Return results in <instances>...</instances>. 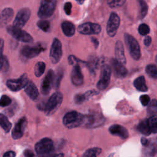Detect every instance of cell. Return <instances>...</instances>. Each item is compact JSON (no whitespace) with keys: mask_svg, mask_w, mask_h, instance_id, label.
<instances>
[{"mask_svg":"<svg viewBox=\"0 0 157 157\" xmlns=\"http://www.w3.org/2000/svg\"><path fill=\"white\" fill-rule=\"evenodd\" d=\"M45 48L40 44L36 45H24L20 50L21 55L26 59H31L38 56Z\"/></svg>","mask_w":157,"mask_h":157,"instance_id":"obj_8","label":"cell"},{"mask_svg":"<svg viewBox=\"0 0 157 157\" xmlns=\"http://www.w3.org/2000/svg\"><path fill=\"white\" fill-rule=\"evenodd\" d=\"M98 93L97 91H96L95 90H88V91H86V93H85L83 94L84 98L85 99V101L90 99L91 96H93V95H95L96 94H98Z\"/></svg>","mask_w":157,"mask_h":157,"instance_id":"obj_45","label":"cell"},{"mask_svg":"<svg viewBox=\"0 0 157 157\" xmlns=\"http://www.w3.org/2000/svg\"><path fill=\"white\" fill-rule=\"evenodd\" d=\"M148 142H149L148 140L146 138H145V137H142V138H141V143H142V144L144 146H145V147L147 146V145H148Z\"/></svg>","mask_w":157,"mask_h":157,"instance_id":"obj_51","label":"cell"},{"mask_svg":"<svg viewBox=\"0 0 157 157\" xmlns=\"http://www.w3.org/2000/svg\"><path fill=\"white\" fill-rule=\"evenodd\" d=\"M125 2L126 0H107V4L112 9L121 7Z\"/></svg>","mask_w":157,"mask_h":157,"instance_id":"obj_37","label":"cell"},{"mask_svg":"<svg viewBox=\"0 0 157 157\" xmlns=\"http://www.w3.org/2000/svg\"><path fill=\"white\" fill-rule=\"evenodd\" d=\"M91 41L93 43V44L94 45V47L96 48L99 45V42H98V39L95 37H91Z\"/></svg>","mask_w":157,"mask_h":157,"instance_id":"obj_50","label":"cell"},{"mask_svg":"<svg viewBox=\"0 0 157 157\" xmlns=\"http://www.w3.org/2000/svg\"><path fill=\"white\" fill-rule=\"evenodd\" d=\"M155 60H156V63H157V55H156V59H155Z\"/></svg>","mask_w":157,"mask_h":157,"instance_id":"obj_55","label":"cell"},{"mask_svg":"<svg viewBox=\"0 0 157 157\" xmlns=\"http://www.w3.org/2000/svg\"><path fill=\"white\" fill-rule=\"evenodd\" d=\"M137 130L144 135L148 136L151 133V129L150 128L148 119L142 120L137 125Z\"/></svg>","mask_w":157,"mask_h":157,"instance_id":"obj_24","label":"cell"},{"mask_svg":"<svg viewBox=\"0 0 157 157\" xmlns=\"http://www.w3.org/2000/svg\"><path fill=\"white\" fill-rule=\"evenodd\" d=\"M28 81L26 74H23L18 78L8 80L6 82V85L7 88L11 91H18L24 88Z\"/></svg>","mask_w":157,"mask_h":157,"instance_id":"obj_12","label":"cell"},{"mask_svg":"<svg viewBox=\"0 0 157 157\" xmlns=\"http://www.w3.org/2000/svg\"><path fill=\"white\" fill-rule=\"evenodd\" d=\"M77 31L79 33L84 35L98 34L101 31V27L98 23L86 22L80 25L77 27Z\"/></svg>","mask_w":157,"mask_h":157,"instance_id":"obj_11","label":"cell"},{"mask_svg":"<svg viewBox=\"0 0 157 157\" xmlns=\"http://www.w3.org/2000/svg\"><path fill=\"white\" fill-rule=\"evenodd\" d=\"M23 154L25 157H35L34 152L29 149H26V150H25Z\"/></svg>","mask_w":157,"mask_h":157,"instance_id":"obj_47","label":"cell"},{"mask_svg":"<svg viewBox=\"0 0 157 157\" xmlns=\"http://www.w3.org/2000/svg\"><path fill=\"white\" fill-rule=\"evenodd\" d=\"M52 157H64V154L63 153H59V154L55 155V156H53Z\"/></svg>","mask_w":157,"mask_h":157,"instance_id":"obj_52","label":"cell"},{"mask_svg":"<svg viewBox=\"0 0 157 157\" xmlns=\"http://www.w3.org/2000/svg\"><path fill=\"white\" fill-rule=\"evenodd\" d=\"M124 39L131 57L135 60H139L140 58L141 53L137 40L132 36L128 33H124Z\"/></svg>","mask_w":157,"mask_h":157,"instance_id":"obj_4","label":"cell"},{"mask_svg":"<svg viewBox=\"0 0 157 157\" xmlns=\"http://www.w3.org/2000/svg\"><path fill=\"white\" fill-rule=\"evenodd\" d=\"M72 9V4L70 2H67L64 5V10L66 15H69L71 13Z\"/></svg>","mask_w":157,"mask_h":157,"instance_id":"obj_44","label":"cell"},{"mask_svg":"<svg viewBox=\"0 0 157 157\" xmlns=\"http://www.w3.org/2000/svg\"><path fill=\"white\" fill-rule=\"evenodd\" d=\"M139 7V18L142 20L146 17L148 12V5L145 0H137Z\"/></svg>","mask_w":157,"mask_h":157,"instance_id":"obj_27","label":"cell"},{"mask_svg":"<svg viewBox=\"0 0 157 157\" xmlns=\"http://www.w3.org/2000/svg\"><path fill=\"white\" fill-rule=\"evenodd\" d=\"M111 67L115 77L117 78H124L126 76L128 71L124 64L120 63L116 58L111 59Z\"/></svg>","mask_w":157,"mask_h":157,"instance_id":"obj_17","label":"cell"},{"mask_svg":"<svg viewBox=\"0 0 157 157\" xmlns=\"http://www.w3.org/2000/svg\"><path fill=\"white\" fill-rule=\"evenodd\" d=\"M35 151L39 157H50L54 151L53 140L48 137L42 139L35 145Z\"/></svg>","mask_w":157,"mask_h":157,"instance_id":"obj_1","label":"cell"},{"mask_svg":"<svg viewBox=\"0 0 157 157\" xmlns=\"http://www.w3.org/2000/svg\"><path fill=\"white\" fill-rule=\"evenodd\" d=\"M14 15L13 10L10 7L4 8L0 13V27L6 26L13 18Z\"/></svg>","mask_w":157,"mask_h":157,"instance_id":"obj_19","label":"cell"},{"mask_svg":"<svg viewBox=\"0 0 157 157\" xmlns=\"http://www.w3.org/2000/svg\"><path fill=\"white\" fill-rule=\"evenodd\" d=\"M115 54L116 59L123 64H126V59L124 55V47L123 43L120 40L117 41L115 47Z\"/></svg>","mask_w":157,"mask_h":157,"instance_id":"obj_21","label":"cell"},{"mask_svg":"<svg viewBox=\"0 0 157 157\" xmlns=\"http://www.w3.org/2000/svg\"><path fill=\"white\" fill-rule=\"evenodd\" d=\"M108 157H114V155H113V154H110Z\"/></svg>","mask_w":157,"mask_h":157,"instance_id":"obj_54","label":"cell"},{"mask_svg":"<svg viewBox=\"0 0 157 157\" xmlns=\"http://www.w3.org/2000/svg\"><path fill=\"white\" fill-rule=\"evenodd\" d=\"M3 50H4V40L2 39H0V71L2 69V62H3Z\"/></svg>","mask_w":157,"mask_h":157,"instance_id":"obj_41","label":"cell"},{"mask_svg":"<svg viewBox=\"0 0 157 157\" xmlns=\"http://www.w3.org/2000/svg\"><path fill=\"white\" fill-rule=\"evenodd\" d=\"M9 63L8 59L7 58L6 56H4L3 62H2V69L1 70H3V71L6 72L9 69Z\"/></svg>","mask_w":157,"mask_h":157,"instance_id":"obj_46","label":"cell"},{"mask_svg":"<svg viewBox=\"0 0 157 157\" xmlns=\"http://www.w3.org/2000/svg\"><path fill=\"white\" fill-rule=\"evenodd\" d=\"M147 75L151 78H157V67L155 64H148L145 68Z\"/></svg>","mask_w":157,"mask_h":157,"instance_id":"obj_31","label":"cell"},{"mask_svg":"<svg viewBox=\"0 0 157 157\" xmlns=\"http://www.w3.org/2000/svg\"><path fill=\"white\" fill-rule=\"evenodd\" d=\"M71 78L72 83L75 86H80L83 82V77L79 64H76L73 67L71 72Z\"/></svg>","mask_w":157,"mask_h":157,"instance_id":"obj_18","label":"cell"},{"mask_svg":"<svg viewBox=\"0 0 157 157\" xmlns=\"http://www.w3.org/2000/svg\"><path fill=\"white\" fill-rule=\"evenodd\" d=\"M55 73L52 69L48 70L45 77L44 78L41 86H40V91L41 93L47 95L50 93V91L53 84V78H54Z\"/></svg>","mask_w":157,"mask_h":157,"instance_id":"obj_15","label":"cell"},{"mask_svg":"<svg viewBox=\"0 0 157 157\" xmlns=\"http://www.w3.org/2000/svg\"><path fill=\"white\" fill-rule=\"evenodd\" d=\"M63 77V71L62 69H59L57 71L56 74L54 75L53 86L55 89H58L59 87L61 79Z\"/></svg>","mask_w":157,"mask_h":157,"instance_id":"obj_32","label":"cell"},{"mask_svg":"<svg viewBox=\"0 0 157 157\" xmlns=\"http://www.w3.org/2000/svg\"><path fill=\"white\" fill-rule=\"evenodd\" d=\"M138 32L142 36H146L150 33V28L145 23H142L139 26Z\"/></svg>","mask_w":157,"mask_h":157,"instance_id":"obj_38","label":"cell"},{"mask_svg":"<svg viewBox=\"0 0 157 157\" xmlns=\"http://www.w3.org/2000/svg\"><path fill=\"white\" fill-rule=\"evenodd\" d=\"M156 150V140L149 141L148 145L145 146V150L144 151L146 156L153 157Z\"/></svg>","mask_w":157,"mask_h":157,"instance_id":"obj_26","label":"cell"},{"mask_svg":"<svg viewBox=\"0 0 157 157\" xmlns=\"http://www.w3.org/2000/svg\"><path fill=\"white\" fill-rule=\"evenodd\" d=\"M11 103V99L7 95H2L0 98V107H4L8 106Z\"/></svg>","mask_w":157,"mask_h":157,"instance_id":"obj_39","label":"cell"},{"mask_svg":"<svg viewBox=\"0 0 157 157\" xmlns=\"http://www.w3.org/2000/svg\"><path fill=\"white\" fill-rule=\"evenodd\" d=\"M109 131L112 135L118 136L122 139H127L129 136V133L127 129L124 126L120 124L112 125L109 128Z\"/></svg>","mask_w":157,"mask_h":157,"instance_id":"obj_20","label":"cell"},{"mask_svg":"<svg viewBox=\"0 0 157 157\" xmlns=\"http://www.w3.org/2000/svg\"><path fill=\"white\" fill-rule=\"evenodd\" d=\"M62 55V44L58 39L55 38L53 40L49 55L52 63L53 64L58 63L60 61Z\"/></svg>","mask_w":157,"mask_h":157,"instance_id":"obj_9","label":"cell"},{"mask_svg":"<svg viewBox=\"0 0 157 157\" xmlns=\"http://www.w3.org/2000/svg\"><path fill=\"white\" fill-rule=\"evenodd\" d=\"M156 113H157V100L154 99L152 101H151L148 104L147 113L150 116H153L154 115H156Z\"/></svg>","mask_w":157,"mask_h":157,"instance_id":"obj_34","label":"cell"},{"mask_svg":"<svg viewBox=\"0 0 157 157\" xmlns=\"http://www.w3.org/2000/svg\"><path fill=\"white\" fill-rule=\"evenodd\" d=\"M30 16H31L30 9L28 7L22 8L18 12L15 18V20L13 21V26L17 28H23L26 25L28 20L29 19Z\"/></svg>","mask_w":157,"mask_h":157,"instance_id":"obj_13","label":"cell"},{"mask_svg":"<svg viewBox=\"0 0 157 157\" xmlns=\"http://www.w3.org/2000/svg\"><path fill=\"white\" fill-rule=\"evenodd\" d=\"M99 65V59L94 56H91L88 61L86 63V66L88 67L91 72H94Z\"/></svg>","mask_w":157,"mask_h":157,"instance_id":"obj_29","label":"cell"},{"mask_svg":"<svg viewBox=\"0 0 157 157\" xmlns=\"http://www.w3.org/2000/svg\"><path fill=\"white\" fill-rule=\"evenodd\" d=\"M15 153L13 151L9 150L4 153L3 157H15Z\"/></svg>","mask_w":157,"mask_h":157,"instance_id":"obj_48","label":"cell"},{"mask_svg":"<svg viewBox=\"0 0 157 157\" xmlns=\"http://www.w3.org/2000/svg\"><path fill=\"white\" fill-rule=\"evenodd\" d=\"M151 133H157V115L150 116L148 119Z\"/></svg>","mask_w":157,"mask_h":157,"instance_id":"obj_35","label":"cell"},{"mask_svg":"<svg viewBox=\"0 0 157 157\" xmlns=\"http://www.w3.org/2000/svg\"><path fill=\"white\" fill-rule=\"evenodd\" d=\"M63 99V94L56 91L48 99L47 102L44 105L43 110L47 115L53 114L60 107Z\"/></svg>","mask_w":157,"mask_h":157,"instance_id":"obj_2","label":"cell"},{"mask_svg":"<svg viewBox=\"0 0 157 157\" xmlns=\"http://www.w3.org/2000/svg\"><path fill=\"white\" fill-rule=\"evenodd\" d=\"M26 124L27 119L25 117H23L19 119L12 131V137L14 140L19 139L23 136Z\"/></svg>","mask_w":157,"mask_h":157,"instance_id":"obj_16","label":"cell"},{"mask_svg":"<svg viewBox=\"0 0 157 157\" xmlns=\"http://www.w3.org/2000/svg\"><path fill=\"white\" fill-rule=\"evenodd\" d=\"M84 115L76 111H71L65 114L63 123L68 128H74L82 125Z\"/></svg>","mask_w":157,"mask_h":157,"instance_id":"obj_3","label":"cell"},{"mask_svg":"<svg viewBox=\"0 0 157 157\" xmlns=\"http://www.w3.org/2000/svg\"><path fill=\"white\" fill-rule=\"evenodd\" d=\"M134 87L139 91L145 92L147 91L148 88L146 85L145 79L144 76H139L136 78L134 81Z\"/></svg>","mask_w":157,"mask_h":157,"instance_id":"obj_25","label":"cell"},{"mask_svg":"<svg viewBox=\"0 0 157 157\" xmlns=\"http://www.w3.org/2000/svg\"><path fill=\"white\" fill-rule=\"evenodd\" d=\"M76 1H77V2H78V4H83V3L84 2V1H85V0H76Z\"/></svg>","mask_w":157,"mask_h":157,"instance_id":"obj_53","label":"cell"},{"mask_svg":"<svg viewBox=\"0 0 157 157\" xmlns=\"http://www.w3.org/2000/svg\"><path fill=\"white\" fill-rule=\"evenodd\" d=\"M56 2V0H41L37 12L38 17L42 19L50 17L55 12Z\"/></svg>","mask_w":157,"mask_h":157,"instance_id":"obj_5","label":"cell"},{"mask_svg":"<svg viewBox=\"0 0 157 157\" xmlns=\"http://www.w3.org/2000/svg\"><path fill=\"white\" fill-rule=\"evenodd\" d=\"M111 75V68L107 64L102 65L100 74V78L97 83V88L99 90H103L109 85Z\"/></svg>","mask_w":157,"mask_h":157,"instance_id":"obj_10","label":"cell"},{"mask_svg":"<svg viewBox=\"0 0 157 157\" xmlns=\"http://www.w3.org/2000/svg\"><path fill=\"white\" fill-rule=\"evenodd\" d=\"M120 19L119 16L115 12H112L107 25V33L110 37H113L117 34L120 26Z\"/></svg>","mask_w":157,"mask_h":157,"instance_id":"obj_14","label":"cell"},{"mask_svg":"<svg viewBox=\"0 0 157 157\" xmlns=\"http://www.w3.org/2000/svg\"><path fill=\"white\" fill-rule=\"evenodd\" d=\"M25 92L33 101H36L39 97V91L36 85L32 81H28L25 86Z\"/></svg>","mask_w":157,"mask_h":157,"instance_id":"obj_22","label":"cell"},{"mask_svg":"<svg viewBox=\"0 0 157 157\" xmlns=\"http://www.w3.org/2000/svg\"><path fill=\"white\" fill-rule=\"evenodd\" d=\"M74 101L76 104H82L83 102L85 101V99L84 98L83 94H76L74 98Z\"/></svg>","mask_w":157,"mask_h":157,"instance_id":"obj_43","label":"cell"},{"mask_svg":"<svg viewBox=\"0 0 157 157\" xmlns=\"http://www.w3.org/2000/svg\"><path fill=\"white\" fill-rule=\"evenodd\" d=\"M61 29L64 34L67 37L72 36L75 31L74 25L69 21H64L61 23Z\"/></svg>","mask_w":157,"mask_h":157,"instance_id":"obj_23","label":"cell"},{"mask_svg":"<svg viewBox=\"0 0 157 157\" xmlns=\"http://www.w3.org/2000/svg\"><path fill=\"white\" fill-rule=\"evenodd\" d=\"M45 70V64L42 61L37 62L34 66V74L37 77L42 75Z\"/></svg>","mask_w":157,"mask_h":157,"instance_id":"obj_30","label":"cell"},{"mask_svg":"<svg viewBox=\"0 0 157 157\" xmlns=\"http://www.w3.org/2000/svg\"><path fill=\"white\" fill-rule=\"evenodd\" d=\"M7 32L17 40L30 43L33 41V37L26 31L21 29L20 28L15 27L14 26H9L6 28Z\"/></svg>","mask_w":157,"mask_h":157,"instance_id":"obj_6","label":"cell"},{"mask_svg":"<svg viewBox=\"0 0 157 157\" xmlns=\"http://www.w3.org/2000/svg\"><path fill=\"white\" fill-rule=\"evenodd\" d=\"M68 62L69 64H78V63H82V64H85L86 65V63L80 60L79 59H78L77 58H76L75 56L74 55H69L68 57Z\"/></svg>","mask_w":157,"mask_h":157,"instance_id":"obj_40","label":"cell"},{"mask_svg":"<svg viewBox=\"0 0 157 157\" xmlns=\"http://www.w3.org/2000/svg\"><path fill=\"white\" fill-rule=\"evenodd\" d=\"M151 43V37L150 36H146L144 40V44L145 46H149Z\"/></svg>","mask_w":157,"mask_h":157,"instance_id":"obj_49","label":"cell"},{"mask_svg":"<svg viewBox=\"0 0 157 157\" xmlns=\"http://www.w3.org/2000/svg\"><path fill=\"white\" fill-rule=\"evenodd\" d=\"M101 153V149L98 147H94L87 150L82 157H97Z\"/></svg>","mask_w":157,"mask_h":157,"instance_id":"obj_33","label":"cell"},{"mask_svg":"<svg viewBox=\"0 0 157 157\" xmlns=\"http://www.w3.org/2000/svg\"><path fill=\"white\" fill-rule=\"evenodd\" d=\"M141 104L144 106H147L150 102V97L147 94H143L139 98Z\"/></svg>","mask_w":157,"mask_h":157,"instance_id":"obj_42","label":"cell"},{"mask_svg":"<svg viewBox=\"0 0 157 157\" xmlns=\"http://www.w3.org/2000/svg\"><path fill=\"white\" fill-rule=\"evenodd\" d=\"M0 126L6 132H9L12 128V123L7 117L2 113H0Z\"/></svg>","mask_w":157,"mask_h":157,"instance_id":"obj_28","label":"cell"},{"mask_svg":"<svg viewBox=\"0 0 157 157\" xmlns=\"http://www.w3.org/2000/svg\"><path fill=\"white\" fill-rule=\"evenodd\" d=\"M37 26L42 31L44 32H48L50 29V22L46 20L42 19L39 20L37 22Z\"/></svg>","mask_w":157,"mask_h":157,"instance_id":"obj_36","label":"cell"},{"mask_svg":"<svg viewBox=\"0 0 157 157\" xmlns=\"http://www.w3.org/2000/svg\"><path fill=\"white\" fill-rule=\"evenodd\" d=\"M105 121V118L102 115L98 113H92L84 115L82 125L86 128H93L101 126Z\"/></svg>","mask_w":157,"mask_h":157,"instance_id":"obj_7","label":"cell"}]
</instances>
